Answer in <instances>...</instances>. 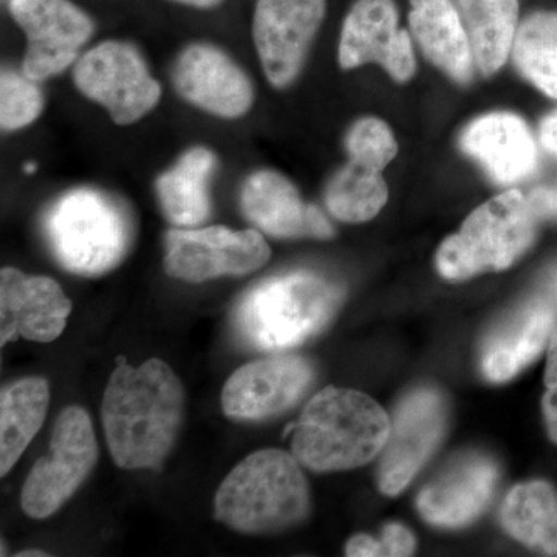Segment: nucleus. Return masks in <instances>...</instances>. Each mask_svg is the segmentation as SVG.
<instances>
[{
  "mask_svg": "<svg viewBox=\"0 0 557 557\" xmlns=\"http://www.w3.org/2000/svg\"><path fill=\"white\" fill-rule=\"evenodd\" d=\"M102 398V426L113 461L123 469H156L177 442L185 392L174 370L149 359L139 368L123 358Z\"/></svg>",
  "mask_w": 557,
  "mask_h": 557,
  "instance_id": "f257e3e1",
  "label": "nucleus"
},
{
  "mask_svg": "<svg viewBox=\"0 0 557 557\" xmlns=\"http://www.w3.org/2000/svg\"><path fill=\"white\" fill-rule=\"evenodd\" d=\"M388 432L387 413L375 399L351 388L325 387L295 426L293 456L311 471H347L379 456Z\"/></svg>",
  "mask_w": 557,
  "mask_h": 557,
  "instance_id": "f03ea898",
  "label": "nucleus"
},
{
  "mask_svg": "<svg viewBox=\"0 0 557 557\" xmlns=\"http://www.w3.org/2000/svg\"><path fill=\"white\" fill-rule=\"evenodd\" d=\"M310 494L298 458L263 449L242 460L215 494V519L244 534H271L298 525Z\"/></svg>",
  "mask_w": 557,
  "mask_h": 557,
  "instance_id": "7ed1b4c3",
  "label": "nucleus"
},
{
  "mask_svg": "<svg viewBox=\"0 0 557 557\" xmlns=\"http://www.w3.org/2000/svg\"><path fill=\"white\" fill-rule=\"evenodd\" d=\"M341 302L338 285L310 271H295L249 289L237 306L234 324L248 346L288 350L321 332Z\"/></svg>",
  "mask_w": 557,
  "mask_h": 557,
  "instance_id": "20e7f679",
  "label": "nucleus"
},
{
  "mask_svg": "<svg viewBox=\"0 0 557 557\" xmlns=\"http://www.w3.org/2000/svg\"><path fill=\"white\" fill-rule=\"evenodd\" d=\"M539 219L525 194L518 189L498 194L474 209L460 231L440 245L438 273L458 282L509 269L536 240Z\"/></svg>",
  "mask_w": 557,
  "mask_h": 557,
  "instance_id": "39448f33",
  "label": "nucleus"
},
{
  "mask_svg": "<svg viewBox=\"0 0 557 557\" xmlns=\"http://www.w3.org/2000/svg\"><path fill=\"white\" fill-rule=\"evenodd\" d=\"M46 236L65 270L81 276H100L126 256L131 220L119 201L100 190L75 189L47 212Z\"/></svg>",
  "mask_w": 557,
  "mask_h": 557,
  "instance_id": "423d86ee",
  "label": "nucleus"
},
{
  "mask_svg": "<svg viewBox=\"0 0 557 557\" xmlns=\"http://www.w3.org/2000/svg\"><path fill=\"white\" fill-rule=\"evenodd\" d=\"M98 460V443L89 413L65 408L51 432L49 456L39 458L22 490V509L33 519H46L69 500Z\"/></svg>",
  "mask_w": 557,
  "mask_h": 557,
  "instance_id": "0eeeda50",
  "label": "nucleus"
},
{
  "mask_svg": "<svg viewBox=\"0 0 557 557\" xmlns=\"http://www.w3.org/2000/svg\"><path fill=\"white\" fill-rule=\"evenodd\" d=\"M73 79L84 97L108 109L116 124H132L159 104L161 87L129 44L108 40L76 61Z\"/></svg>",
  "mask_w": 557,
  "mask_h": 557,
  "instance_id": "6e6552de",
  "label": "nucleus"
},
{
  "mask_svg": "<svg viewBox=\"0 0 557 557\" xmlns=\"http://www.w3.org/2000/svg\"><path fill=\"white\" fill-rule=\"evenodd\" d=\"M271 249L256 230L225 226L171 230L164 269L180 281L199 284L222 276H245L269 262Z\"/></svg>",
  "mask_w": 557,
  "mask_h": 557,
  "instance_id": "1a4fd4ad",
  "label": "nucleus"
},
{
  "mask_svg": "<svg viewBox=\"0 0 557 557\" xmlns=\"http://www.w3.org/2000/svg\"><path fill=\"white\" fill-rule=\"evenodd\" d=\"M325 10L327 0H258L252 38L271 86L284 89L298 78Z\"/></svg>",
  "mask_w": 557,
  "mask_h": 557,
  "instance_id": "9d476101",
  "label": "nucleus"
},
{
  "mask_svg": "<svg viewBox=\"0 0 557 557\" xmlns=\"http://www.w3.org/2000/svg\"><path fill=\"white\" fill-rule=\"evenodd\" d=\"M9 9L27 36L22 72L33 81L60 75L94 35V22L67 0H10Z\"/></svg>",
  "mask_w": 557,
  "mask_h": 557,
  "instance_id": "9b49d317",
  "label": "nucleus"
},
{
  "mask_svg": "<svg viewBox=\"0 0 557 557\" xmlns=\"http://www.w3.org/2000/svg\"><path fill=\"white\" fill-rule=\"evenodd\" d=\"M446 406L432 388L406 397L395 412L379 468V486L386 496H397L412 482L437 449L446 429Z\"/></svg>",
  "mask_w": 557,
  "mask_h": 557,
  "instance_id": "f8f14e48",
  "label": "nucleus"
},
{
  "mask_svg": "<svg viewBox=\"0 0 557 557\" xmlns=\"http://www.w3.org/2000/svg\"><path fill=\"white\" fill-rule=\"evenodd\" d=\"M341 69L376 62L397 83H408L417 72L412 36L399 28L395 0H357L341 32Z\"/></svg>",
  "mask_w": 557,
  "mask_h": 557,
  "instance_id": "ddd939ff",
  "label": "nucleus"
},
{
  "mask_svg": "<svg viewBox=\"0 0 557 557\" xmlns=\"http://www.w3.org/2000/svg\"><path fill=\"white\" fill-rule=\"evenodd\" d=\"M313 369L300 357L249 362L233 373L222 392V408L234 420H263L292 408L310 386Z\"/></svg>",
  "mask_w": 557,
  "mask_h": 557,
  "instance_id": "4468645a",
  "label": "nucleus"
},
{
  "mask_svg": "<svg viewBox=\"0 0 557 557\" xmlns=\"http://www.w3.org/2000/svg\"><path fill=\"white\" fill-rule=\"evenodd\" d=\"M72 302L51 277L30 276L16 269L0 273V344L25 338L50 343L60 338Z\"/></svg>",
  "mask_w": 557,
  "mask_h": 557,
  "instance_id": "2eb2a0df",
  "label": "nucleus"
},
{
  "mask_svg": "<svg viewBox=\"0 0 557 557\" xmlns=\"http://www.w3.org/2000/svg\"><path fill=\"white\" fill-rule=\"evenodd\" d=\"M178 94L220 119H239L251 109L255 94L248 76L228 54L208 44H194L174 65Z\"/></svg>",
  "mask_w": 557,
  "mask_h": 557,
  "instance_id": "dca6fc26",
  "label": "nucleus"
},
{
  "mask_svg": "<svg viewBox=\"0 0 557 557\" xmlns=\"http://www.w3.org/2000/svg\"><path fill=\"white\" fill-rule=\"evenodd\" d=\"M240 203L252 225L278 239H330L335 234L321 209L304 203L296 186L278 172L252 174L242 189Z\"/></svg>",
  "mask_w": 557,
  "mask_h": 557,
  "instance_id": "f3484780",
  "label": "nucleus"
},
{
  "mask_svg": "<svg viewBox=\"0 0 557 557\" xmlns=\"http://www.w3.org/2000/svg\"><path fill=\"white\" fill-rule=\"evenodd\" d=\"M497 479V467L491 458L479 454L457 458L423 487L418 511L432 525H468L490 504Z\"/></svg>",
  "mask_w": 557,
  "mask_h": 557,
  "instance_id": "a211bd4d",
  "label": "nucleus"
},
{
  "mask_svg": "<svg viewBox=\"0 0 557 557\" xmlns=\"http://www.w3.org/2000/svg\"><path fill=\"white\" fill-rule=\"evenodd\" d=\"M460 146L498 185L522 182L537 168L536 139L516 113L478 116L461 132Z\"/></svg>",
  "mask_w": 557,
  "mask_h": 557,
  "instance_id": "6ab92c4d",
  "label": "nucleus"
},
{
  "mask_svg": "<svg viewBox=\"0 0 557 557\" xmlns=\"http://www.w3.org/2000/svg\"><path fill=\"white\" fill-rule=\"evenodd\" d=\"M409 28L428 61L460 86L474 79V53L453 0H410Z\"/></svg>",
  "mask_w": 557,
  "mask_h": 557,
  "instance_id": "aec40b11",
  "label": "nucleus"
},
{
  "mask_svg": "<svg viewBox=\"0 0 557 557\" xmlns=\"http://www.w3.org/2000/svg\"><path fill=\"white\" fill-rule=\"evenodd\" d=\"M556 309L547 300H533L505 319L483 346V375L493 383L515 379L547 346Z\"/></svg>",
  "mask_w": 557,
  "mask_h": 557,
  "instance_id": "412c9836",
  "label": "nucleus"
},
{
  "mask_svg": "<svg viewBox=\"0 0 557 557\" xmlns=\"http://www.w3.org/2000/svg\"><path fill=\"white\" fill-rule=\"evenodd\" d=\"M475 67L483 76L496 75L511 57L518 33L519 0H457Z\"/></svg>",
  "mask_w": 557,
  "mask_h": 557,
  "instance_id": "4be33fe9",
  "label": "nucleus"
},
{
  "mask_svg": "<svg viewBox=\"0 0 557 557\" xmlns=\"http://www.w3.org/2000/svg\"><path fill=\"white\" fill-rule=\"evenodd\" d=\"M214 166L215 157L211 150L194 148L157 180L161 208L175 226L194 228L208 219L211 211L208 182Z\"/></svg>",
  "mask_w": 557,
  "mask_h": 557,
  "instance_id": "5701e85b",
  "label": "nucleus"
},
{
  "mask_svg": "<svg viewBox=\"0 0 557 557\" xmlns=\"http://www.w3.org/2000/svg\"><path fill=\"white\" fill-rule=\"evenodd\" d=\"M50 403V388L39 376L3 388L0 397V474L16 465L38 434Z\"/></svg>",
  "mask_w": 557,
  "mask_h": 557,
  "instance_id": "b1692460",
  "label": "nucleus"
},
{
  "mask_svg": "<svg viewBox=\"0 0 557 557\" xmlns=\"http://www.w3.org/2000/svg\"><path fill=\"white\" fill-rule=\"evenodd\" d=\"M502 525L527 547L557 556V493L547 482L511 490L500 509Z\"/></svg>",
  "mask_w": 557,
  "mask_h": 557,
  "instance_id": "393cba45",
  "label": "nucleus"
},
{
  "mask_svg": "<svg viewBox=\"0 0 557 557\" xmlns=\"http://www.w3.org/2000/svg\"><path fill=\"white\" fill-rule=\"evenodd\" d=\"M511 57L523 78L557 100V11L530 14L519 25Z\"/></svg>",
  "mask_w": 557,
  "mask_h": 557,
  "instance_id": "a878e982",
  "label": "nucleus"
},
{
  "mask_svg": "<svg viewBox=\"0 0 557 557\" xmlns=\"http://www.w3.org/2000/svg\"><path fill=\"white\" fill-rule=\"evenodd\" d=\"M387 199V183L381 177V172L350 160L333 175L325 189L329 211L347 223L372 220L380 214Z\"/></svg>",
  "mask_w": 557,
  "mask_h": 557,
  "instance_id": "bb28decb",
  "label": "nucleus"
},
{
  "mask_svg": "<svg viewBox=\"0 0 557 557\" xmlns=\"http://www.w3.org/2000/svg\"><path fill=\"white\" fill-rule=\"evenodd\" d=\"M346 149L348 160L376 172L386 170L398 153L394 132L383 120L373 116L358 120L350 127Z\"/></svg>",
  "mask_w": 557,
  "mask_h": 557,
  "instance_id": "cd10ccee",
  "label": "nucleus"
},
{
  "mask_svg": "<svg viewBox=\"0 0 557 557\" xmlns=\"http://www.w3.org/2000/svg\"><path fill=\"white\" fill-rule=\"evenodd\" d=\"M44 98L36 81L24 72L5 70L0 78V124L3 131H17L38 119Z\"/></svg>",
  "mask_w": 557,
  "mask_h": 557,
  "instance_id": "c85d7f7f",
  "label": "nucleus"
},
{
  "mask_svg": "<svg viewBox=\"0 0 557 557\" xmlns=\"http://www.w3.org/2000/svg\"><path fill=\"white\" fill-rule=\"evenodd\" d=\"M545 386L547 392L542 399V409L547 421L549 437L557 443V330L549 341Z\"/></svg>",
  "mask_w": 557,
  "mask_h": 557,
  "instance_id": "c756f323",
  "label": "nucleus"
},
{
  "mask_svg": "<svg viewBox=\"0 0 557 557\" xmlns=\"http://www.w3.org/2000/svg\"><path fill=\"white\" fill-rule=\"evenodd\" d=\"M380 542L384 556H412L417 547L413 534L399 523L384 527Z\"/></svg>",
  "mask_w": 557,
  "mask_h": 557,
  "instance_id": "7c9ffc66",
  "label": "nucleus"
},
{
  "mask_svg": "<svg viewBox=\"0 0 557 557\" xmlns=\"http://www.w3.org/2000/svg\"><path fill=\"white\" fill-rule=\"evenodd\" d=\"M346 555L351 557L384 556L379 539L357 534L347 542Z\"/></svg>",
  "mask_w": 557,
  "mask_h": 557,
  "instance_id": "2f4dec72",
  "label": "nucleus"
},
{
  "mask_svg": "<svg viewBox=\"0 0 557 557\" xmlns=\"http://www.w3.org/2000/svg\"><path fill=\"white\" fill-rule=\"evenodd\" d=\"M539 137H541L542 148L548 150V152L557 159V109L553 110L552 113H548V115L541 121Z\"/></svg>",
  "mask_w": 557,
  "mask_h": 557,
  "instance_id": "473e14b6",
  "label": "nucleus"
},
{
  "mask_svg": "<svg viewBox=\"0 0 557 557\" xmlns=\"http://www.w3.org/2000/svg\"><path fill=\"white\" fill-rule=\"evenodd\" d=\"M174 2L194 7V9H212V7H218L219 3H222L223 0H174Z\"/></svg>",
  "mask_w": 557,
  "mask_h": 557,
  "instance_id": "72a5a7b5",
  "label": "nucleus"
},
{
  "mask_svg": "<svg viewBox=\"0 0 557 557\" xmlns=\"http://www.w3.org/2000/svg\"><path fill=\"white\" fill-rule=\"evenodd\" d=\"M35 557V556H49L47 553L40 552V549H27V552L17 553V557Z\"/></svg>",
  "mask_w": 557,
  "mask_h": 557,
  "instance_id": "f704fd0d",
  "label": "nucleus"
},
{
  "mask_svg": "<svg viewBox=\"0 0 557 557\" xmlns=\"http://www.w3.org/2000/svg\"><path fill=\"white\" fill-rule=\"evenodd\" d=\"M25 171H27V172H35L36 171L35 164H28V166L25 168Z\"/></svg>",
  "mask_w": 557,
  "mask_h": 557,
  "instance_id": "c9c22d12",
  "label": "nucleus"
}]
</instances>
